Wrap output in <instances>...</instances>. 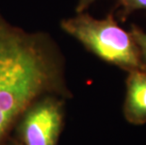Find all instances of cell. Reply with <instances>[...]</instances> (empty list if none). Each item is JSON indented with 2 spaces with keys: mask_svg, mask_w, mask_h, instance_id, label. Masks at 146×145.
Instances as JSON below:
<instances>
[{
  "mask_svg": "<svg viewBox=\"0 0 146 145\" xmlns=\"http://www.w3.org/2000/svg\"><path fill=\"white\" fill-rule=\"evenodd\" d=\"M130 33H131L137 46H138L141 60L146 66V32H144L141 28H139V26L133 24L131 26Z\"/></svg>",
  "mask_w": 146,
  "mask_h": 145,
  "instance_id": "6",
  "label": "cell"
},
{
  "mask_svg": "<svg viewBox=\"0 0 146 145\" xmlns=\"http://www.w3.org/2000/svg\"><path fill=\"white\" fill-rule=\"evenodd\" d=\"M66 100L56 94L39 97L21 114L11 135L21 145H58Z\"/></svg>",
  "mask_w": 146,
  "mask_h": 145,
  "instance_id": "3",
  "label": "cell"
},
{
  "mask_svg": "<svg viewBox=\"0 0 146 145\" xmlns=\"http://www.w3.org/2000/svg\"><path fill=\"white\" fill-rule=\"evenodd\" d=\"M116 9L119 19L125 21L133 12L138 11H146V0H117Z\"/></svg>",
  "mask_w": 146,
  "mask_h": 145,
  "instance_id": "5",
  "label": "cell"
},
{
  "mask_svg": "<svg viewBox=\"0 0 146 145\" xmlns=\"http://www.w3.org/2000/svg\"><path fill=\"white\" fill-rule=\"evenodd\" d=\"M123 113L130 124L146 123V70L127 72Z\"/></svg>",
  "mask_w": 146,
  "mask_h": 145,
  "instance_id": "4",
  "label": "cell"
},
{
  "mask_svg": "<svg viewBox=\"0 0 146 145\" xmlns=\"http://www.w3.org/2000/svg\"><path fill=\"white\" fill-rule=\"evenodd\" d=\"M97 0H77L76 5V13L84 12L89 9L91 5H92Z\"/></svg>",
  "mask_w": 146,
  "mask_h": 145,
  "instance_id": "7",
  "label": "cell"
},
{
  "mask_svg": "<svg viewBox=\"0 0 146 145\" xmlns=\"http://www.w3.org/2000/svg\"><path fill=\"white\" fill-rule=\"evenodd\" d=\"M0 145H21V143L13 137V136L11 135L10 137L6 138Z\"/></svg>",
  "mask_w": 146,
  "mask_h": 145,
  "instance_id": "8",
  "label": "cell"
},
{
  "mask_svg": "<svg viewBox=\"0 0 146 145\" xmlns=\"http://www.w3.org/2000/svg\"><path fill=\"white\" fill-rule=\"evenodd\" d=\"M45 94L73 97L60 46L48 33L27 31L0 13V144L24 110Z\"/></svg>",
  "mask_w": 146,
  "mask_h": 145,
  "instance_id": "1",
  "label": "cell"
},
{
  "mask_svg": "<svg viewBox=\"0 0 146 145\" xmlns=\"http://www.w3.org/2000/svg\"><path fill=\"white\" fill-rule=\"evenodd\" d=\"M60 28L99 60L125 72L146 70L130 31L122 28L114 15L96 19L86 11L60 21Z\"/></svg>",
  "mask_w": 146,
  "mask_h": 145,
  "instance_id": "2",
  "label": "cell"
}]
</instances>
